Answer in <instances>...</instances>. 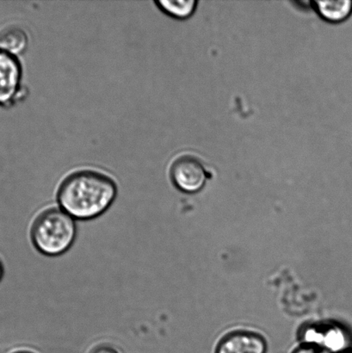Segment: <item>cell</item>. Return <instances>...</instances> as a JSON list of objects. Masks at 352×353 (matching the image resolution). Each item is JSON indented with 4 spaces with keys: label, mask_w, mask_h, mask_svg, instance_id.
Returning a JSON list of instances; mask_svg holds the SVG:
<instances>
[{
    "label": "cell",
    "mask_w": 352,
    "mask_h": 353,
    "mask_svg": "<svg viewBox=\"0 0 352 353\" xmlns=\"http://www.w3.org/2000/svg\"><path fill=\"white\" fill-rule=\"evenodd\" d=\"M169 174L176 188L187 194L199 192L207 181L205 164L201 159L191 154H181L175 158Z\"/></svg>",
    "instance_id": "277c9868"
},
{
    "label": "cell",
    "mask_w": 352,
    "mask_h": 353,
    "mask_svg": "<svg viewBox=\"0 0 352 353\" xmlns=\"http://www.w3.org/2000/svg\"><path fill=\"white\" fill-rule=\"evenodd\" d=\"M340 353H352V348L349 349V350L344 351V352H340Z\"/></svg>",
    "instance_id": "5bb4252c"
},
{
    "label": "cell",
    "mask_w": 352,
    "mask_h": 353,
    "mask_svg": "<svg viewBox=\"0 0 352 353\" xmlns=\"http://www.w3.org/2000/svg\"><path fill=\"white\" fill-rule=\"evenodd\" d=\"M91 353H119L115 347L109 345H101L93 349Z\"/></svg>",
    "instance_id": "8fae6325"
},
{
    "label": "cell",
    "mask_w": 352,
    "mask_h": 353,
    "mask_svg": "<svg viewBox=\"0 0 352 353\" xmlns=\"http://www.w3.org/2000/svg\"><path fill=\"white\" fill-rule=\"evenodd\" d=\"M23 97V67L19 57L0 50V106H13Z\"/></svg>",
    "instance_id": "5b68a950"
},
{
    "label": "cell",
    "mask_w": 352,
    "mask_h": 353,
    "mask_svg": "<svg viewBox=\"0 0 352 353\" xmlns=\"http://www.w3.org/2000/svg\"><path fill=\"white\" fill-rule=\"evenodd\" d=\"M267 342L253 332L240 331L227 335L220 342L216 353H265Z\"/></svg>",
    "instance_id": "8992f818"
},
{
    "label": "cell",
    "mask_w": 352,
    "mask_h": 353,
    "mask_svg": "<svg viewBox=\"0 0 352 353\" xmlns=\"http://www.w3.org/2000/svg\"><path fill=\"white\" fill-rule=\"evenodd\" d=\"M313 7L324 20L333 23L344 22L352 14V0L315 1Z\"/></svg>",
    "instance_id": "ba28073f"
},
{
    "label": "cell",
    "mask_w": 352,
    "mask_h": 353,
    "mask_svg": "<svg viewBox=\"0 0 352 353\" xmlns=\"http://www.w3.org/2000/svg\"><path fill=\"white\" fill-rule=\"evenodd\" d=\"M302 345H311L330 353H340L351 349V332L336 323L312 324L303 328Z\"/></svg>",
    "instance_id": "3957f363"
},
{
    "label": "cell",
    "mask_w": 352,
    "mask_h": 353,
    "mask_svg": "<svg viewBox=\"0 0 352 353\" xmlns=\"http://www.w3.org/2000/svg\"><path fill=\"white\" fill-rule=\"evenodd\" d=\"M154 3L157 8L165 15L172 19L185 20L194 14L198 2L196 0H178V1L161 0V1H154Z\"/></svg>",
    "instance_id": "9c48e42d"
},
{
    "label": "cell",
    "mask_w": 352,
    "mask_h": 353,
    "mask_svg": "<svg viewBox=\"0 0 352 353\" xmlns=\"http://www.w3.org/2000/svg\"><path fill=\"white\" fill-rule=\"evenodd\" d=\"M118 187L103 172L83 169L65 176L58 187L59 207L75 221H92L108 211L115 202Z\"/></svg>",
    "instance_id": "6da1fadb"
},
{
    "label": "cell",
    "mask_w": 352,
    "mask_h": 353,
    "mask_svg": "<svg viewBox=\"0 0 352 353\" xmlns=\"http://www.w3.org/2000/svg\"><path fill=\"white\" fill-rule=\"evenodd\" d=\"M13 353H33V352H30L29 351H19V352H13Z\"/></svg>",
    "instance_id": "4fadbf2b"
},
{
    "label": "cell",
    "mask_w": 352,
    "mask_h": 353,
    "mask_svg": "<svg viewBox=\"0 0 352 353\" xmlns=\"http://www.w3.org/2000/svg\"><path fill=\"white\" fill-rule=\"evenodd\" d=\"M3 276V268L1 264V262H0V281H1Z\"/></svg>",
    "instance_id": "7c38bea8"
},
{
    "label": "cell",
    "mask_w": 352,
    "mask_h": 353,
    "mask_svg": "<svg viewBox=\"0 0 352 353\" xmlns=\"http://www.w3.org/2000/svg\"><path fill=\"white\" fill-rule=\"evenodd\" d=\"M76 221L60 207H50L37 214L30 228L34 248L47 257H59L70 250L77 239Z\"/></svg>",
    "instance_id": "7a4b0ae2"
},
{
    "label": "cell",
    "mask_w": 352,
    "mask_h": 353,
    "mask_svg": "<svg viewBox=\"0 0 352 353\" xmlns=\"http://www.w3.org/2000/svg\"><path fill=\"white\" fill-rule=\"evenodd\" d=\"M29 46V36L23 27L8 26L0 30V50L19 57Z\"/></svg>",
    "instance_id": "52a82bcc"
},
{
    "label": "cell",
    "mask_w": 352,
    "mask_h": 353,
    "mask_svg": "<svg viewBox=\"0 0 352 353\" xmlns=\"http://www.w3.org/2000/svg\"><path fill=\"white\" fill-rule=\"evenodd\" d=\"M293 353H330L322 348L315 347L311 345H302V347L296 349Z\"/></svg>",
    "instance_id": "30bf717a"
}]
</instances>
